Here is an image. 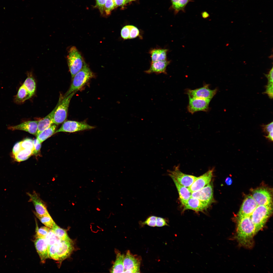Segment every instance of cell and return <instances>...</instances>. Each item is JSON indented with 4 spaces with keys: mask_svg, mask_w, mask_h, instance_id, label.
I'll return each mask as SVG.
<instances>
[{
    "mask_svg": "<svg viewBox=\"0 0 273 273\" xmlns=\"http://www.w3.org/2000/svg\"><path fill=\"white\" fill-rule=\"evenodd\" d=\"M256 233L251 216L238 217L236 238L240 244L245 247L251 246Z\"/></svg>",
    "mask_w": 273,
    "mask_h": 273,
    "instance_id": "cell-1",
    "label": "cell"
},
{
    "mask_svg": "<svg viewBox=\"0 0 273 273\" xmlns=\"http://www.w3.org/2000/svg\"><path fill=\"white\" fill-rule=\"evenodd\" d=\"M94 76L93 73L84 62L82 69L72 79L73 81L71 86L63 98L67 96L73 92H77L80 89Z\"/></svg>",
    "mask_w": 273,
    "mask_h": 273,
    "instance_id": "cell-2",
    "label": "cell"
},
{
    "mask_svg": "<svg viewBox=\"0 0 273 273\" xmlns=\"http://www.w3.org/2000/svg\"><path fill=\"white\" fill-rule=\"evenodd\" d=\"M272 206L258 205L251 217L255 228L256 233L264 226L272 212Z\"/></svg>",
    "mask_w": 273,
    "mask_h": 273,
    "instance_id": "cell-3",
    "label": "cell"
},
{
    "mask_svg": "<svg viewBox=\"0 0 273 273\" xmlns=\"http://www.w3.org/2000/svg\"><path fill=\"white\" fill-rule=\"evenodd\" d=\"M67 58L68 64L72 79L82 69L85 62L80 53L75 46L70 48Z\"/></svg>",
    "mask_w": 273,
    "mask_h": 273,
    "instance_id": "cell-4",
    "label": "cell"
},
{
    "mask_svg": "<svg viewBox=\"0 0 273 273\" xmlns=\"http://www.w3.org/2000/svg\"><path fill=\"white\" fill-rule=\"evenodd\" d=\"M76 91L73 92L67 96L63 98L58 105L53 117V123L58 125L66 119L70 101Z\"/></svg>",
    "mask_w": 273,
    "mask_h": 273,
    "instance_id": "cell-5",
    "label": "cell"
},
{
    "mask_svg": "<svg viewBox=\"0 0 273 273\" xmlns=\"http://www.w3.org/2000/svg\"><path fill=\"white\" fill-rule=\"evenodd\" d=\"M74 249L73 241L69 237L56 244V253L60 265L62 261L70 255Z\"/></svg>",
    "mask_w": 273,
    "mask_h": 273,
    "instance_id": "cell-6",
    "label": "cell"
},
{
    "mask_svg": "<svg viewBox=\"0 0 273 273\" xmlns=\"http://www.w3.org/2000/svg\"><path fill=\"white\" fill-rule=\"evenodd\" d=\"M95 128V127L88 125L85 121L78 122L68 120L64 122L61 127L56 131L55 133L61 132H74Z\"/></svg>",
    "mask_w": 273,
    "mask_h": 273,
    "instance_id": "cell-7",
    "label": "cell"
},
{
    "mask_svg": "<svg viewBox=\"0 0 273 273\" xmlns=\"http://www.w3.org/2000/svg\"><path fill=\"white\" fill-rule=\"evenodd\" d=\"M141 261L140 257L128 251L124 259V273L140 272Z\"/></svg>",
    "mask_w": 273,
    "mask_h": 273,
    "instance_id": "cell-8",
    "label": "cell"
},
{
    "mask_svg": "<svg viewBox=\"0 0 273 273\" xmlns=\"http://www.w3.org/2000/svg\"><path fill=\"white\" fill-rule=\"evenodd\" d=\"M213 186L210 183L202 188L191 193V197L196 198L210 205L214 201Z\"/></svg>",
    "mask_w": 273,
    "mask_h": 273,
    "instance_id": "cell-9",
    "label": "cell"
},
{
    "mask_svg": "<svg viewBox=\"0 0 273 273\" xmlns=\"http://www.w3.org/2000/svg\"><path fill=\"white\" fill-rule=\"evenodd\" d=\"M209 86L206 84L202 87L195 89H188L186 93L189 97L211 99L216 93L217 89H211L209 88Z\"/></svg>",
    "mask_w": 273,
    "mask_h": 273,
    "instance_id": "cell-10",
    "label": "cell"
},
{
    "mask_svg": "<svg viewBox=\"0 0 273 273\" xmlns=\"http://www.w3.org/2000/svg\"><path fill=\"white\" fill-rule=\"evenodd\" d=\"M189 97L187 107L188 111L192 114L200 111H207L209 109V105L211 99Z\"/></svg>",
    "mask_w": 273,
    "mask_h": 273,
    "instance_id": "cell-11",
    "label": "cell"
},
{
    "mask_svg": "<svg viewBox=\"0 0 273 273\" xmlns=\"http://www.w3.org/2000/svg\"><path fill=\"white\" fill-rule=\"evenodd\" d=\"M169 175L172 179H174L181 185L186 187L191 186L194 181L197 177L192 175L187 174L181 172L178 166L174 170L169 171Z\"/></svg>",
    "mask_w": 273,
    "mask_h": 273,
    "instance_id": "cell-12",
    "label": "cell"
},
{
    "mask_svg": "<svg viewBox=\"0 0 273 273\" xmlns=\"http://www.w3.org/2000/svg\"><path fill=\"white\" fill-rule=\"evenodd\" d=\"M258 205L272 206L271 193L265 188H260L254 190L252 195Z\"/></svg>",
    "mask_w": 273,
    "mask_h": 273,
    "instance_id": "cell-13",
    "label": "cell"
},
{
    "mask_svg": "<svg viewBox=\"0 0 273 273\" xmlns=\"http://www.w3.org/2000/svg\"><path fill=\"white\" fill-rule=\"evenodd\" d=\"M213 170H209L202 175L197 177L188 189L191 193L202 188L210 183L213 177Z\"/></svg>",
    "mask_w": 273,
    "mask_h": 273,
    "instance_id": "cell-14",
    "label": "cell"
},
{
    "mask_svg": "<svg viewBox=\"0 0 273 273\" xmlns=\"http://www.w3.org/2000/svg\"><path fill=\"white\" fill-rule=\"evenodd\" d=\"M258 206L252 195L247 196L243 201L238 214V217L251 216Z\"/></svg>",
    "mask_w": 273,
    "mask_h": 273,
    "instance_id": "cell-15",
    "label": "cell"
},
{
    "mask_svg": "<svg viewBox=\"0 0 273 273\" xmlns=\"http://www.w3.org/2000/svg\"><path fill=\"white\" fill-rule=\"evenodd\" d=\"M30 197L29 202H32L33 204L36 212L40 215L49 214L46 204L40 198L38 194L34 191L32 194L27 193Z\"/></svg>",
    "mask_w": 273,
    "mask_h": 273,
    "instance_id": "cell-16",
    "label": "cell"
},
{
    "mask_svg": "<svg viewBox=\"0 0 273 273\" xmlns=\"http://www.w3.org/2000/svg\"><path fill=\"white\" fill-rule=\"evenodd\" d=\"M38 121L24 122L17 125L10 126L9 130L12 131L19 130L27 132L36 136Z\"/></svg>",
    "mask_w": 273,
    "mask_h": 273,
    "instance_id": "cell-17",
    "label": "cell"
},
{
    "mask_svg": "<svg viewBox=\"0 0 273 273\" xmlns=\"http://www.w3.org/2000/svg\"><path fill=\"white\" fill-rule=\"evenodd\" d=\"M36 251L42 263H45L46 260L49 258L48 245L45 238H36L34 240Z\"/></svg>",
    "mask_w": 273,
    "mask_h": 273,
    "instance_id": "cell-18",
    "label": "cell"
},
{
    "mask_svg": "<svg viewBox=\"0 0 273 273\" xmlns=\"http://www.w3.org/2000/svg\"><path fill=\"white\" fill-rule=\"evenodd\" d=\"M170 61L167 60L151 62L150 68L145 72L147 74L154 73L158 74L163 73L167 74L166 68Z\"/></svg>",
    "mask_w": 273,
    "mask_h": 273,
    "instance_id": "cell-19",
    "label": "cell"
},
{
    "mask_svg": "<svg viewBox=\"0 0 273 273\" xmlns=\"http://www.w3.org/2000/svg\"><path fill=\"white\" fill-rule=\"evenodd\" d=\"M61 100L60 99L58 103L53 110L43 118L38 121L36 137L41 132L53 124V117L55 112Z\"/></svg>",
    "mask_w": 273,
    "mask_h": 273,
    "instance_id": "cell-20",
    "label": "cell"
},
{
    "mask_svg": "<svg viewBox=\"0 0 273 273\" xmlns=\"http://www.w3.org/2000/svg\"><path fill=\"white\" fill-rule=\"evenodd\" d=\"M184 206V211L190 209L198 212L206 210L210 206L197 199L191 197Z\"/></svg>",
    "mask_w": 273,
    "mask_h": 273,
    "instance_id": "cell-21",
    "label": "cell"
},
{
    "mask_svg": "<svg viewBox=\"0 0 273 273\" xmlns=\"http://www.w3.org/2000/svg\"><path fill=\"white\" fill-rule=\"evenodd\" d=\"M172 179L178 191L180 202L184 206L191 197V193L186 187L181 185L175 179Z\"/></svg>",
    "mask_w": 273,
    "mask_h": 273,
    "instance_id": "cell-22",
    "label": "cell"
},
{
    "mask_svg": "<svg viewBox=\"0 0 273 273\" xmlns=\"http://www.w3.org/2000/svg\"><path fill=\"white\" fill-rule=\"evenodd\" d=\"M168 50L162 48H154L151 49L149 53L151 55V62L167 60Z\"/></svg>",
    "mask_w": 273,
    "mask_h": 273,
    "instance_id": "cell-23",
    "label": "cell"
},
{
    "mask_svg": "<svg viewBox=\"0 0 273 273\" xmlns=\"http://www.w3.org/2000/svg\"><path fill=\"white\" fill-rule=\"evenodd\" d=\"M125 255L120 252L117 253L115 261L110 270L111 273H124L123 260Z\"/></svg>",
    "mask_w": 273,
    "mask_h": 273,
    "instance_id": "cell-24",
    "label": "cell"
},
{
    "mask_svg": "<svg viewBox=\"0 0 273 273\" xmlns=\"http://www.w3.org/2000/svg\"><path fill=\"white\" fill-rule=\"evenodd\" d=\"M32 96L22 84L19 89L15 98L14 101L17 103H22L30 98Z\"/></svg>",
    "mask_w": 273,
    "mask_h": 273,
    "instance_id": "cell-25",
    "label": "cell"
},
{
    "mask_svg": "<svg viewBox=\"0 0 273 273\" xmlns=\"http://www.w3.org/2000/svg\"><path fill=\"white\" fill-rule=\"evenodd\" d=\"M57 125L53 124L49 127L40 133L36 137L38 142L41 143L50 137L56 131Z\"/></svg>",
    "mask_w": 273,
    "mask_h": 273,
    "instance_id": "cell-26",
    "label": "cell"
},
{
    "mask_svg": "<svg viewBox=\"0 0 273 273\" xmlns=\"http://www.w3.org/2000/svg\"><path fill=\"white\" fill-rule=\"evenodd\" d=\"M33 151L30 149H22L17 153L12 156L14 160L20 162L26 160L32 155Z\"/></svg>",
    "mask_w": 273,
    "mask_h": 273,
    "instance_id": "cell-27",
    "label": "cell"
},
{
    "mask_svg": "<svg viewBox=\"0 0 273 273\" xmlns=\"http://www.w3.org/2000/svg\"><path fill=\"white\" fill-rule=\"evenodd\" d=\"M33 213L40 221L46 226L51 229L56 224L49 213L40 215L35 211H33Z\"/></svg>",
    "mask_w": 273,
    "mask_h": 273,
    "instance_id": "cell-28",
    "label": "cell"
},
{
    "mask_svg": "<svg viewBox=\"0 0 273 273\" xmlns=\"http://www.w3.org/2000/svg\"><path fill=\"white\" fill-rule=\"evenodd\" d=\"M22 84L32 96L34 94L36 84L34 79L32 76L29 75Z\"/></svg>",
    "mask_w": 273,
    "mask_h": 273,
    "instance_id": "cell-29",
    "label": "cell"
},
{
    "mask_svg": "<svg viewBox=\"0 0 273 273\" xmlns=\"http://www.w3.org/2000/svg\"><path fill=\"white\" fill-rule=\"evenodd\" d=\"M173 8L176 13L180 11H183L190 0H171Z\"/></svg>",
    "mask_w": 273,
    "mask_h": 273,
    "instance_id": "cell-30",
    "label": "cell"
},
{
    "mask_svg": "<svg viewBox=\"0 0 273 273\" xmlns=\"http://www.w3.org/2000/svg\"><path fill=\"white\" fill-rule=\"evenodd\" d=\"M47 242L48 247L59 243L61 240L52 231L51 229L45 238Z\"/></svg>",
    "mask_w": 273,
    "mask_h": 273,
    "instance_id": "cell-31",
    "label": "cell"
},
{
    "mask_svg": "<svg viewBox=\"0 0 273 273\" xmlns=\"http://www.w3.org/2000/svg\"><path fill=\"white\" fill-rule=\"evenodd\" d=\"M51 229L61 240H64L69 237L66 231L61 228L56 224Z\"/></svg>",
    "mask_w": 273,
    "mask_h": 273,
    "instance_id": "cell-32",
    "label": "cell"
},
{
    "mask_svg": "<svg viewBox=\"0 0 273 273\" xmlns=\"http://www.w3.org/2000/svg\"><path fill=\"white\" fill-rule=\"evenodd\" d=\"M50 228L47 226H43L38 228L37 226L36 229L35 238H45L49 232Z\"/></svg>",
    "mask_w": 273,
    "mask_h": 273,
    "instance_id": "cell-33",
    "label": "cell"
},
{
    "mask_svg": "<svg viewBox=\"0 0 273 273\" xmlns=\"http://www.w3.org/2000/svg\"><path fill=\"white\" fill-rule=\"evenodd\" d=\"M114 0H106L105 4L104 11L106 14H110L112 10L116 7Z\"/></svg>",
    "mask_w": 273,
    "mask_h": 273,
    "instance_id": "cell-34",
    "label": "cell"
},
{
    "mask_svg": "<svg viewBox=\"0 0 273 273\" xmlns=\"http://www.w3.org/2000/svg\"><path fill=\"white\" fill-rule=\"evenodd\" d=\"M22 149H34L33 140L30 138H26L20 141Z\"/></svg>",
    "mask_w": 273,
    "mask_h": 273,
    "instance_id": "cell-35",
    "label": "cell"
},
{
    "mask_svg": "<svg viewBox=\"0 0 273 273\" xmlns=\"http://www.w3.org/2000/svg\"><path fill=\"white\" fill-rule=\"evenodd\" d=\"M273 81H268L267 85L266 86V90L264 93L267 94L269 97L272 99L273 97Z\"/></svg>",
    "mask_w": 273,
    "mask_h": 273,
    "instance_id": "cell-36",
    "label": "cell"
},
{
    "mask_svg": "<svg viewBox=\"0 0 273 273\" xmlns=\"http://www.w3.org/2000/svg\"><path fill=\"white\" fill-rule=\"evenodd\" d=\"M130 30V25H127L123 27L121 32L122 38L124 40L129 39Z\"/></svg>",
    "mask_w": 273,
    "mask_h": 273,
    "instance_id": "cell-37",
    "label": "cell"
},
{
    "mask_svg": "<svg viewBox=\"0 0 273 273\" xmlns=\"http://www.w3.org/2000/svg\"><path fill=\"white\" fill-rule=\"evenodd\" d=\"M157 217L151 216L148 217L144 221L142 222L143 224H146L149 226L154 227L156 226V220Z\"/></svg>",
    "mask_w": 273,
    "mask_h": 273,
    "instance_id": "cell-38",
    "label": "cell"
},
{
    "mask_svg": "<svg viewBox=\"0 0 273 273\" xmlns=\"http://www.w3.org/2000/svg\"><path fill=\"white\" fill-rule=\"evenodd\" d=\"M34 149L32 152V155L36 156L38 155L40 152L41 147V143H39L37 139L33 140Z\"/></svg>",
    "mask_w": 273,
    "mask_h": 273,
    "instance_id": "cell-39",
    "label": "cell"
},
{
    "mask_svg": "<svg viewBox=\"0 0 273 273\" xmlns=\"http://www.w3.org/2000/svg\"><path fill=\"white\" fill-rule=\"evenodd\" d=\"M140 35V32L135 27L130 25V30L129 39L134 38Z\"/></svg>",
    "mask_w": 273,
    "mask_h": 273,
    "instance_id": "cell-40",
    "label": "cell"
},
{
    "mask_svg": "<svg viewBox=\"0 0 273 273\" xmlns=\"http://www.w3.org/2000/svg\"><path fill=\"white\" fill-rule=\"evenodd\" d=\"M106 0H96V5L101 13L102 14L104 11L105 4Z\"/></svg>",
    "mask_w": 273,
    "mask_h": 273,
    "instance_id": "cell-41",
    "label": "cell"
},
{
    "mask_svg": "<svg viewBox=\"0 0 273 273\" xmlns=\"http://www.w3.org/2000/svg\"><path fill=\"white\" fill-rule=\"evenodd\" d=\"M273 122L269 124L265 125H261L263 131L264 133L268 134L270 132L272 131L273 130Z\"/></svg>",
    "mask_w": 273,
    "mask_h": 273,
    "instance_id": "cell-42",
    "label": "cell"
},
{
    "mask_svg": "<svg viewBox=\"0 0 273 273\" xmlns=\"http://www.w3.org/2000/svg\"><path fill=\"white\" fill-rule=\"evenodd\" d=\"M168 225L166 220L165 219L161 217H157L156 226L160 227Z\"/></svg>",
    "mask_w": 273,
    "mask_h": 273,
    "instance_id": "cell-43",
    "label": "cell"
},
{
    "mask_svg": "<svg viewBox=\"0 0 273 273\" xmlns=\"http://www.w3.org/2000/svg\"><path fill=\"white\" fill-rule=\"evenodd\" d=\"M20 142L16 143L14 145L11 153V156H12L17 153L21 149Z\"/></svg>",
    "mask_w": 273,
    "mask_h": 273,
    "instance_id": "cell-44",
    "label": "cell"
},
{
    "mask_svg": "<svg viewBox=\"0 0 273 273\" xmlns=\"http://www.w3.org/2000/svg\"><path fill=\"white\" fill-rule=\"evenodd\" d=\"M135 0H114L116 5L117 7L124 6L130 2L133 1Z\"/></svg>",
    "mask_w": 273,
    "mask_h": 273,
    "instance_id": "cell-45",
    "label": "cell"
},
{
    "mask_svg": "<svg viewBox=\"0 0 273 273\" xmlns=\"http://www.w3.org/2000/svg\"><path fill=\"white\" fill-rule=\"evenodd\" d=\"M264 136L270 141L272 142L273 140V131L269 133L267 135H264Z\"/></svg>",
    "mask_w": 273,
    "mask_h": 273,
    "instance_id": "cell-46",
    "label": "cell"
},
{
    "mask_svg": "<svg viewBox=\"0 0 273 273\" xmlns=\"http://www.w3.org/2000/svg\"><path fill=\"white\" fill-rule=\"evenodd\" d=\"M202 16L203 18H206L208 17L209 16V15L207 12L204 11L202 13Z\"/></svg>",
    "mask_w": 273,
    "mask_h": 273,
    "instance_id": "cell-47",
    "label": "cell"
},
{
    "mask_svg": "<svg viewBox=\"0 0 273 273\" xmlns=\"http://www.w3.org/2000/svg\"><path fill=\"white\" fill-rule=\"evenodd\" d=\"M225 183L228 185H230L232 183V180L230 178L228 177L225 180Z\"/></svg>",
    "mask_w": 273,
    "mask_h": 273,
    "instance_id": "cell-48",
    "label": "cell"
}]
</instances>
